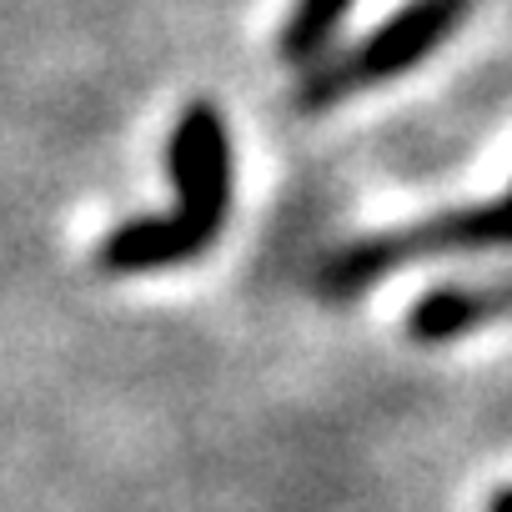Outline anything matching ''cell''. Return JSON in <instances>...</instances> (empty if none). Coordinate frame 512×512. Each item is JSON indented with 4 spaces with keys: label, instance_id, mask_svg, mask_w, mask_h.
<instances>
[{
    "label": "cell",
    "instance_id": "obj_6",
    "mask_svg": "<svg viewBox=\"0 0 512 512\" xmlns=\"http://www.w3.org/2000/svg\"><path fill=\"white\" fill-rule=\"evenodd\" d=\"M357 0H297L292 16H287V31H282V56L287 61H322L337 41V31L347 26Z\"/></svg>",
    "mask_w": 512,
    "mask_h": 512
},
{
    "label": "cell",
    "instance_id": "obj_5",
    "mask_svg": "<svg viewBox=\"0 0 512 512\" xmlns=\"http://www.w3.org/2000/svg\"><path fill=\"white\" fill-rule=\"evenodd\" d=\"M507 307H512V287H432L412 302L407 332L422 347H442V342H457L472 327L502 317Z\"/></svg>",
    "mask_w": 512,
    "mask_h": 512
},
{
    "label": "cell",
    "instance_id": "obj_3",
    "mask_svg": "<svg viewBox=\"0 0 512 512\" xmlns=\"http://www.w3.org/2000/svg\"><path fill=\"white\" fill-rule=\"evenodd\" d=\"M377 256L387 277L417 256H437V251H472V246H512V191L487 201V206H467V211H447V216H432L427 226H412V231H382L372 236Z\"/></svg>",
    "mask_w": 512,
    "mask_h": 512
},
{
    "label": "cell",
    "instance_id": "obj_4",
    "mask_svg": "<svg viewBox=\"0 0 512 512\" xmlns=\"http://www.w3.org/2000/svg\"><path fill=\"white\" fill-rule=\"evenodd\" d=\"M211 246V236L201 226H191L186 216L176 211H156V216H131L121 221L101 251H96V262L101 272L111 277H141V272H171V267H186L196 262V256Z\"/></svg>",
    "mask_w": 512,
    "mask_h": 512
},
{
    "label": "cell",
    "instance_id": "obj_2",
    "mask_svg": "<svg viewBox=\"0 0 512 512\" xmlns=\"http://www.w3.org/2000/svg\"><path fill=\"white\" fill-rule=\"evenodd\" d=\"M166 176H171V191H176L171 211L186 216L191 226H201L216 241L221 226H226V211H231L236 161H231L226 116L211 101H191L176 116L171 141H166Z\"/></svg>",
    "mask_w": 512,
    "mask_h": 512
},
{
    "label": "cell",
    "instance_id": "obj_1",
    "mask_svg": "<svg viewBox=\"0 0 512 512\" xmlns=\"http://www.w3.org/2000/svg\"><path fill=\"white\" fill-rule=\"evenodd\" d=\"M467 11H472V0H407L397 16H387L352 51L312 61L317 71L302 86V106H332L362 86H382V81L417 71L442 41H452L462 31Z\"/></svg>",
    "mask_w": 512,
    "mask_h": 512
},
{
    "label": "cell",
    "instance_id": "obj_7",
    "mask_svg": "<svg viewBox=\"0 0 512 512\" xmlns=\"http://www.w3.org/2000/svg\"><path fill=\"white\" fill-rule=\"evenodd\" d=\"M487 512H512V482H507V487H497V492L487 497Z\"/></svg>",
    "mask_w": 512,
    "mask_h": 512
}]
</instances>
